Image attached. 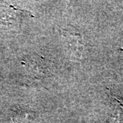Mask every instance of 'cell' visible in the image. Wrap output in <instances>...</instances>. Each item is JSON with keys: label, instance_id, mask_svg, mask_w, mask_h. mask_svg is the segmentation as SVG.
Masks as SVG:
<instances>
[{"label": "cell", "instance_id": "6da1fadb", "mask_svg": "<svg viewBox=\"0 0 123 123\" xmlns=\"http://www.w3.org/2000/svg\"><path fill=\"white\" fill-rule=\"evenodd\" d=\"M64 41L69 55L74 60H80L84 55L85 44L79 34L66 31L64 33Z\"/></svg>", "mask_w": 123, "mask_h": 123}, {"label": "cell", "instance_id": "7a4b0ae2", "mask_svg": "<svg viewBox=\"0 0 123 123\" xmlns=\"http://www.w3.org/2000/svg\"><path fill=\"white\" fill-rule=\"evenodd\" d=\"M30 68L36 73H44L47 66L39 57H31L30 59Z\"/></svg>", "mask_w": 123, "mask_h": 123}]
</instances>
